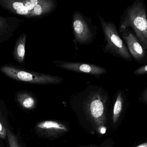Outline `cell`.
Returning a JSON list of instances; mask_svg holds the SVG:
<instances>
[{
	"label": "cell",
	"mask_w": 147,
	"mask_h": 147,
	"mask_svg": "<svg viewBox=\"0 0 147 147\" xmlns=\"http://www.w3.org/2000/svg\"><path fill=\"white\" fill-rule=\"evenodd\" d=\"M123 95V93L121 90H118L117 91L112 114V121L114 124L117 123L122 111L124 102Z\"/></svg>",
	"instance_id": "5bb4252c"
},
{
	"label": "cell",
	"mask_w": 147,
	"mask_h": 147,
	"mask_svg": "<svg viewBox=\"0 0 147 147\" xmlns=\"http://www.w3.org/2000/svg\"><path fill=\"white\" fill-rule=\"evenodd\" d=\"M72 26L74 41L82 45L93 43L97 35L98 27L91 18L83 13L76 11L72 16Z\"/></svg>",
	"instance_id": "277c9868"
},
{
	"label": "cell",
	"mask_w": 147,
	"mask_h": 147,
	"mask_svg": "<svg viewBox=\"0 0 147 147\" xmlns=\"http://www.w3.org/2000/svg\"><path fill=\"white\" fill-rule=\"evenodd\" d=\"M53 63L54 65L61 69L74 72L89 74L97 78L107 72L105 68L92 64L61 60H53Z\"/></svg>",
	"instance_id": "52a82bcc"
},
{
	"label": "cell",
	"mask_w": 147,
	"mask_h": 147,
	"mask_svg": "<svg viewBox=\"0 0 147 147\" xmlns=\"http://www.w3.org/2000/svg\"><path fill=\"white\" fill-rule=\"evenodd\" d=\"M57 1L54 0H39L38 2L28 17H41L52 13L57 8Z\"/></svg>",
	"instance_id": "30bf717a"
},
{
	"label": "cell",
	"mask_w": 147,
	"mask_h": 147,
	"mask_svg": "<svg viewBox=\"0 0 147 147\" xmlns=\"http://www.w3.org/2000/svg\"><path fill=\"white\" fill-rule=\"evenodd\" d=\"M38 1L39 0H22L24 6L26 8L29 14L32 11L34 7L37 5L38 2Z\"/></svg>",
	"instance_id": "2e32d148"
},
{
	"label": "cell",
	"mask_w": 147,
	"mask_h": 147,
	"mask_svg": "<svg viewBox=\"0 0 147 147\" xmlns=\"http://www.w3.org/2000/svg\"><path fill=\"white\" fill-rule=\"evenodd\" d=\"M97 147L95 146H90V147Z\"/></svg>",
	"instance_id": "44dd1931"
},
{
	"label": "cell",
	"mask_w": 147,
	"mask_h": 147,
	"mask_svg": "<svg viewBox=\"0 0 147 147\" xmlns=\"http://www.w3.org/2000/svg\"><path fill=\"white\" fill-rule=\"evenodd\" d=\"M133 29L134 34L147 52V11L144 0H136L123 11L120 18L119 32Z\"/></svg>",
	"instance_id": "7a4b0ae2"
},
{
	"label": "cell",
	"mask_w": 147,
	"mask_h": 147,
	"mask_svg": "<svg viewBox=\"0 0 147 147\" xmlns=\"http://www.w3.org/2000/svg\"><path fill=\"white\" fill-rule=\"evenodd\" d=\"M121 34L133 59L139 64H146L147 52L131 29L126 28Z\"/></svg>",
	"instance_id": "8992f818"
},
{
	"label": "cell",
	"mask_w": 147,
	"mask_h": 147,
	"mask_svg": "<svg viewBox=\"0 0 147 147\" xmlns=\"http://www.w3.org/2000/svg\"><path fill=\"white\" fill-rule=\"evenodd\" d=\"M133 74L136 76H142L147 74V64L136 69L134 72Z\"/></svg>",
	"instance_id": "e0dca14e"
},
{
	"label": "cell",
	"mask_w": 147,
	"mask_h": 147,
	"mask_svg": "<svg viewBox=\"0 0 147 147\" xmlns=\"http://www.w3.org/2000/svg\"><path fill=\"white\" fill-rule=\"evenodd\" d=\"M36 131L46 138H53L59 136L69 131L68 127L60 122L45 121L40 122L36 126Z\"/></svg>",
	"instance_id": "ba28073f"
},
{
	"label": "cell",
	"mask_w": 147,
	"mask_h": 147,
	"mask_svg": "<svg viewBox=\"0 0 147 147\" xmlns=\"http://www.w3.org/2000/svg\"><path fill=\"white\" fill-rule=\"evenodd\" d=\"M1 70L9 77L28 83L55 85L61 83L64 81L63 79L58 76L25 70L10 66H2Z\"/></svg>",
	"instance_id": "5b68a950"
},
{
	"label": "cell",
	"mask_w": 147,
	"mask_h": 147,
	"mask_svg": "<svg viewBox=\"0 0 147 147\" xmlns=\"http://www.w3.org/2000/svg\"><path fill=\"white\" fill-rule=\"evenodd\" d=\"M26 38V34H23L19 38L13 53V56L15 59L20 64H23L24 62Z\"/></svg>",
	"instance_id": "7c38bea8"
},
{
	"label": "cell",
	"mask_w": 147,
	"mask_h": 147,
	"mask_svg": "<svg viewBox=\"0 0 147 147\" xmlns=\"http://www.w3.org/2000/svg\"><path fill=\"white\" fill-rule=\"evenodd\" d=\"M20 21L15 17L0 16V43L8 40L13 35Z\"/></svg>",
	"instance_id": "9c48e42d"
},
{
	"label": "cell",
	"mask_w": 147,
	"mask_h": 147,
	"mask_svg": "<svg viewBox=\"0 0 147 147\" xmlns=\"http://www.w3.org/2000/svg\"><path fill=\"white\" fill-rule=\"evenodd\" d=\"M141 98L144 102L147 103V87L142 93Z\"/></svg>",
	"instance_id": "d6986e66"
},
{
	"label": "cell",
	"mask_w": 147,
	"mask_h": 147,
	"mask_svg": "<svg viewBox=\"0 0 147 147\" xmlns=\"http://www.w3.org/2000/svg\"><path fill=\"white\" fill-rule=\"evenodd\" d=\"M17 100L20 105L25 109L32 110L36 107V98L27 92H21L17 96Z\"/></svg>",
	"instance_id": "4fadbf2b"
},
{
	"label": "cell",
	"mask_w": 147,
	"mask_h": 147,
	"mask_svg": "<svg viewBox=\"0 0 147 147\" xmlns=\"http://www.w3.org/2000/svg\"><path fill=\"white\" fill-rule=\"evenodd\" d=\"M7 129V139L9 147H21L19 144L18 139L14 134L11 130L6 127Z\"/></svg>",
	"instance_id": "9a60e30c"
},
{
	"label": "cell",
	"mask_w": 147,
	"mask_h": 147,
	"mask_svg": "<svg viewBox=\"0 0 147 147\" xmlns=\"http://www.w3.org/2000/svg\"><path fill=\"white\" fill-rule=\"evenodd\" d=\"M136 147H147V142L142 143Z\"/></svg>",
	"instance_id": "ffe728a7"
},
{
	"label": "cell",
	"mask_w": 147,
	"mask_h": 147,
	"mask_svg": "<svg viewBox=\"0 0 147 147\" xmlns=\"http://www.w3.org/2000/svg\"><path fill=\"white\" fill-rule=\"evenodd\" d=\"M0 5L15 14L27 17L29 15V12L24 6L22 0H0Z\"/></svg>",
	"instance_id": "8fae6325"
},
{
	"label": "cell",
	"mask_w": 147,
	"mask_h": 147,
	"mask_svg": "<svg viewBox=\"0 0 147 147\" xmlns=\"http://www.w3.org/2000/svg\"><path fill=\"white\" fill-rule=\"evenodd\" d=\"M82 100L88 117L100 133L106 131V107L109 100L107 91L102 86H87L77 96Z\"/></svg>",
	"instance_id": "6da1fadb"
},
{
	"label": "cell",
	"mask_w": 147,
	"mask_h": 147,
	"mask_svg": "<svg viewBox=\"0 0 147 147\" xmlns=\"http://www.w3.org/2000/svg\"><path fill=\"white\" fill-rule=\"evenodd\" d=\"M104 35L103 50L106 53L131 62L133 58L127 46L120 36L119 31L113 22L106 21L99 14H97Z\"/></svg>",
	"instance_id": "3957f363"
},
{
	"label": "cell",
	"mask_w": 147,
	"mask_h": 147,
	"mask_svg": "<svg viewBox=\"0 0 147 147\" xmlns=\"http://www.w3.org/2000/svg\"><path fill=\"white\" fill-rule=\"evenodd\" d=\"M7 137V129L6 127H4L3 124L0 121V138L3 140H6Z\"/></svg>",
	"instance_id": "ac0fdd59"
}]
</instances>
